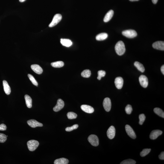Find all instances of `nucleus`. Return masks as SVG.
I'll use <instances>...</instances> for the list:
<instances>
[{
	"instance_id": "nucleus-1",
	"label": "nucleus",
	"mask_w": 164,
	"mask_h": 164,
	"mask_svg": "<svg viewBox=\"0 0 164 164\" xmlns=\"http://www.w3.org/2000/svg\"><path fill=\"white\" fill-rule=\"evenodd\" d=\"M115 51L118 55L121 56L124 54L126 51L125 46L122 41H119L116 44L115 47Z\"/></svg>"
},
{
	"instance_id": "nucleus-2",
	"label": "nucleus",
	"mask_w": 164,
	"mask_h": 164,
	"mask_svg": "<svg viewBox=\"0 0 164 164\" xmlns=\"http://www.w3.org/2000/svg\"><path fill=\"white\" fill-rule=\"evenodd\" d=\"M39 145L38 141L34 140H31L27 142V147L30 151H33L36 149Z\"/></svg>"
},
{
	"instance_id": "nucleus-3",
	"label": "nucleus",
	"mask_w": 164,
	"mask_h": 164,
	"mask_svg": "<svg viewBox=\"0 0 164 164\" xmlns=\"http://www.w3.org/2000/svg\"><path fill=\"white\" fill-rule=\"evenodd\" d=\"M123 35L129 38H134L137 35V33L134 30H124L122 33Z\"/></svg>"
},
{
	"instance_id": "nucleus-4",
	"label": "nucleus",
	"mask_w": 164,
	"mask_h": 164,
	"mask_svg": "<svg viewBox=\"0 0 164 164\" xmlns=\"http://www.w3.org/2000/svg\"><path fill=\"white\" fill-rule=\"evenodd\" d=\"M62 16L60 14H57L55 15L52 21L49 26V27H54L61 20Z\"/></svg>"
},
{
	"instance_id": "nucleus-5",
	"label": "nucleus",
	"mask_w": 164,
	"mask_h": 164,
	"mask_svg": "<svg viewBox=\"0 0 164 164\" xmlns=\"http://www.w3.org/2000/svg\"><path fill=\"white\" fill-rule=\"evenodd\" d=\"M88 140L91 145L96 147L99 145V139L96 135H91L88 138Z\"/></svg>"
},
{
	"instance_id": "nucleus-6",
	"label": "nucleus",
	"mask_w": 164,
	"mask_h": 164,
	"mask_svg": "<svg viewBox=\"0 0 164 164\" xmlns=\"http://www.w3.org/2000/svg\"><path fill=\"white\" fill-rule=\"evenodd\" d=\"M103 106L106 112L110 111L111 108V102L110 99L109 98H105L103 101Z\"/></svg>"
},
{
	"instance_id": "nucleus-7",
	"label": "nucleus",
	"mask_w": 164,
	"mask_h": 164,
	"mask_svg": "<svg viewBox=\"0 0 164 164\" xmlns=\"http://www.w3.org/2000/svg\"><path fill=\"white\" fill-rule=\"evenodd\" d=\"M126 132L128 136L133 139H135L136 138V135L133 129L130 126L127 125L125 126Z\"/></svg>"
},
{
	"instance_id": "nucleus-8",
	"label": "nucleus",
	"mask_w": 164,
	"mask_h": 164,
	"mask_svg": "<svg viewBox=\"0 0 164 164\" xmlns=\"http://www.w3.org/2000/svg\"><path fill=\"white\" fill-rule=\"evenodd\" d=\"M64 105L65 103L63 100L61 99H59L57 100V104L53 108V110L55 112L59 111L63 108Z\"/></svg>"
},
{
	"instance_id": "nucleus-9",
	"label": "nucleus",
	"mask_w": 164,
	"mask_h": 164,
	"mask_svg": "<svg viewBox=\"0 0 164 164\" xmlns=\"http://www.w3.org/2000/svg\"><path fill=\"white\" fill-rule=\"evenodd\" d=\"M139 83L141 86L144 88H147L148 86V78L146 76L142 75L139 78Z\"/></svg>"
},
{
	"instance_id": "nucleus-10",
	"label": "nucleus",
	"mask_w": 164,
	"mask_h": 164,
	"mask_svg": "<svg viewBox=\"0 0 164 164\" xmlns=\"http://www.w3.org/2000/svg\"><path fill=\"white\" fill-rule=\"evenodd\" d=\"M27 124L30 127L34 128L37 127H42L43 125L42 123L34 119H30L27 121Z\"/></svg>"
},
{
	"instance_id": "nucleus-11",
	"label": "nucleus",
	"mask_w": 164,
	"mask_h": 164,
	"mask_svg": "<svg viewBox=\"0 0 164 164\" xmlns=\"http://www.w3.org/2000/svg\"><path fill=\"white\" fill-rule=\"evenodd\" d=\"M115 130L113 126H111L109 128L107 132L108 137L110 139H112L114 138L115 136Z\"/></svg>"
},
{
	"instance_id": "nucleus-12",
	"label": "nucleus",
	"mask_w": 164,
	"mask_h": 164,
	"mask_svg": "<svg viewBox=\"0 0 164 164\" xmlns=\"http://www.w3.org/2000/svg\"><path fill=\"white\" fill-rule=\"evenodd\" d=\"M153 48L155 49L164 51V42L162 41H158L153 44Z\"/></svg>"
},
{
	"instance_id": "nucleus-13",
	"label": "nucleus",
	"mask_w": 164,
	"mask_h": 164,
	"mask_svg": "<svg viewBox=\"0 0 164 164\" xmlns=\"http://www.w3.org/2000/svg\"><path fill=\"white\" fill-rule=\"evenodd\" d=\"M162 133V131L160 130H153L150 134V139L153 140L156 139L158 137L161 135Z\"/></svg>"
},
{
	"instance_id": "nucleus-14",
	"label": "nucleus",
	"mask_w": 164,
	"mask_h": 164,
	"mask_svg": "<svg viewBox=\"0 0 164 164\" xmlns=\"http://www.w3.org/2000/svg\"><path fill=\"white\" fill-rule=\"evenodd\" d=\"M124 80L121 77H117L115 79V84L116 87L118 89L122 88L124 84Z\"/></svg>"
},
{
	"instance_id": "nucleus-15",
	"label": "nucleus",
	"mask_w": 164,
	"mask_h": 164,
	"mask_svg": "<svg viewBox=\"0 0 164 164\" xmlns=\"http://www.w3.org/2000/svg\"><path fill=\"white\" fill-rule=\"evenodd\" d=\"M81 109L82 110L85 112L88 113H93L94 110L93 108L87 105H83L81 106Z\"/></svg>"
},
{
	"instance_id": "nucleus-16",
	"label": "nucleus",
	"mask_w": 164,
	"mask_h": 164,
	"mask_svg": "<svg viewBox=\"0 0 164 164\" xmlns=\"http://www.w3.org/2000/svg\"><path fill=\"white\" fill-rule=\"evenodd\" d=\"M31 68L32 70L38 74H42L43 72V70L42 68L38 65H33L31 66Z\"/></svg>"
},
{
	"instance_id": "nucleus-17",
	"label": "nucleus",
	"mask_w": 164,
	"mask_h": 164,
	"mask_svg": "<svg viewBox=\"0 0 164 164\" xmlns=\"http://www.w3.org/2000/svg\"><path fill=\"white\" fill-rule=\"evenodd\" d=\"M3 85L4 86V90L5 93L7 95H10L11 93V89L8 84L6 80H3Z\"/></svg>"
},
{
	"instance_id": "nucleus-18",
	"label": "nucleus",
	"mask_w": 164,
	"mask_h": 164,
	"mask_svg": "<svg viewBox=\"0 0 164 164\" xmlns=\"http://www.w3.org/2000/svg\"><path fill=\"white\" fill-rule=\"evenodd\" d=\"M114 14V11L113 10H111L108 12L106 14L104 19V21L105 22H109L113 16Z\"/></svg>"
},
{
	"instance_id": "nucleus-19",
	"label": "nucleus",
	"mask_w": 164,
	"mask_h": 164,
	"mask_svg": "<svg viewBox=\"0 0 164 164\" xmlns=\"http://www.w3.org/2000/svg\"><path fill=\"white\" fill-rule=\"evenodd\" d=\"M60 43L64 46L66 47H69L72 45V42L68 39H61Z\"/></svg>"
},
{
	"instance_id": "nucleus-20",
	"label": "nucleus",
	"mask_w": 164,
	"mask_h": 164,
	"mask_svg": "<svg viewBox=\"0 0 164 164\" xmlns=\"http://www.w3.org/2000/svg\"><path fill=\"white\" fill-rule=\"evenodd\" d=\"M69 161L67 159L64 158H60L56 159L54 161V164H68Z\"/></svg>"
},
{
	"instance_id": "nucleus-21",
	"label": "nucleus",
	"mask_w": 164,
	"mask_h": 164,
	"mask_svg": "<svg viewBox=\"0 0 164 164\" xmlns=\"http://www.w3.org/2000/svg\"><path fill=\"white\" fill-rule=\"evenodd\" d=\"M108 35L106 33H101L97 35L96 39L97 40L101 41L105 40L107 38Z\"/></svg>"
},
{
	"instance_id": "nucleus-22",
	"label": "nucleus",
	"mask_w": 164,
	"mask_h": 164,
	"mask_svg": "<svg viewBox=\"0 0 164 164\" xmlns=\"http://www.w3.org/2000/svg\"><path fill=\"white\" fill-rule=\"evenodd\" d=\"M25 99L27 107L30 108L32 106V99L31 97L28 95H26L25 96Z\"/></svg>"
},
{
	"instance_id": "nucleus-23",
	"label": "nucleus",
	"mask_w": 164,
	"mask_h": 164,
	"mask_svg": "<svg viewBox=\"0 0 164 164\" xmlns=\"http://www.w3.org/2000/svg\"><path fill=\"white\" fill-rule=\"evenodd\" d=\"M134 66L138 69V70L141 71V72H144L145 71V68L142 64L138 62H135L134 63Z\"/></svg>"
},
{
	"instance_id": "nucleus-24",
	"label": "nucleus",
	"mask_w": 164,
	"mask_h": 164,
	"mask_svg": "<svg viewBox=\"0 0 164 164\" xmlns=\"http://www.w3.org/2000/svg\"><path fill=\"white\" fill-rule=\"evenodd\" d=\"M51 65L53 67L55 68H60L64 66V62L62 61H58L52 62Z\"/></svg>"
},
{
	"instance_id": "nucleus-25",
	"label": "nucleus",
	"mask_w": 164,
	"mask_h": 164,
	"mask_svg": "<svg viewBox=\"0 0 164 164\" xmlns=\"http://www.w3.org/2000/svg\"><path fill=\"white\" fill-rule=\"evenodd\" d=\"M154 112L159 116L164 118V112L161 109L158 108H155L154 109Z\"/></svg>"
},
{
	"instance_id": "nucleus-26",
	"label": "nucleus",
	"mask_w": 164,
	"mask_h": 164,
	"mask_svg": "<svg viewBox=\"0 0 164 164\" xmlns=\"http://www.w3.org/2000/svg\"><path fill=\"white\" fill-rule=\"evenodd\" d=\"M91 75V71L89 70H84L81 73L82 76L86 78H88Z\"/></svg>"
},
{
	"instance_id": "nucleus-27",
	"label": "nucleus",
	"mask_w": 164,
	"mask_h": 164,
	"mask_svg": "<svg viewBox=\"0 0 164 164\" xmlns=\"http://www.w3.org/2000/svg\"><path fill=\"white\" fill-rule=\"evenodd\" d=\"M67 116L69 119H75L77 117L76 114L73 112H69L67 114Z\"/></svg>"
},
{
	"instance_id": "nucleus-28",
	"label": "nucleus",
	"mask_w": 164,
	"mask_h": 164,
	"mask_svg": "<svg viewBox=\"0 0 164 164\" xmlns=\"http://www.w3.org/2000/svg\"><path fill=\"white\" fill-rule=\"evenodd\" d=\"M136 163V161L131 159H129L124 160L120 163L121 164H135Z\"/></svg>"
},
{
	"instance_id": "nucleus-29",
	"label": "nucleus",
	"mask_w": 164,
	"mask_h": 164,
	"mask_svg": "<svg viewBox=\"0 0 164 164\" xmlns=\"http://www.w3.org/2000/svg\"><path fill=\"white\" fill-rule=\"evenodd\" d=\"M150 149H145L143 150L140 153V155L142 157H144L148 154L151 151Z\"/></svg>"
},
{
	"instance_id": "nucleus-30",
	"label": "nucleus",
	"mask_w": 164,
	"mask_h": 164,
	"mask_svg": "<svg viewBox=\"0 0 164 164\" xmlns=\"http://www.w3.org/2000/svg\"><path fill=\"white\" fill-rule=\"evenodd\" d=\"M28 76L29 78L30 81H31L33 84L35 85V86H38V83L37 81L35 80V79L34 78V77L31 75V74H28Z\"/></svg>"
},
{
	"instance_id": "nucleus-31",
	"label": "nucleus",
	"mask_w": 164,
	"mask_h": 164,
	"mask_svg": "<svg viewBox=\"0 0 164 164\" xmlns=\"http://www.w3.org/2000/svg\"><path fill=\"white\" fill-rule=\"evenodd\" d=\"M139 124L140 125H142L145 121L146 119V116L144 114H142L139 115Z\"/></svg>"
},
{
	"instance_id": "nucleus-32",
	"label": "nucleus",
	"mask_w": 164,
	"mask_h": 164,
	"mask_svg": "<svg viewBox=\"0 0 164 164\" xmlns=\"http://www.w3.org/2000/svg\"><path fill=\"white\" fill-rule=\"evenodd\" d=\"M98 76L97 79L98 80H100L102 77H104L106 75V73L105 71L103 70H100L98 71Z\"/></svg>"
},
{
	"instance_id": "nucleus-33",
	"label": "nucleus",
	"mask_w": 164,
	"mask_h": 164,
	"mask_svg": "<svg viewBox=\"0 0 164 164\" xmlns=\"http://www.w3.org/2000/svg\"><path fill=\"white\" fill-rule=\"evenodd\" d=\"M78 125L75 124L74 125L70 127H68L66 128L65 129V130L67 132H70L74 130H76L78 128Z\"/></svg>"
},
{
	"instance_id": "nucleus-34",
	"label": "nucleus",
	"mask_w": 164,
	"mask_h": 164,
	"mask_svg": "<svg viewBox=\"0 0 164 164\" xmlns=\"http://www.w3.org/2000/svg\"><path fill=\"white\" fill-rule=\"evenodd\" d=\"M133 111L132 106L130 105H128L125 108V111L128 114H130Z\"/></svg>"
},
{
	"instance_id": "nucleus-35",
	"label": "nucleus",
	"mask_w": 164,
	"mask_h": 164,
	"mask_svg": "<svg viewBox=\"0 0 164 164\" xmlns=\"http://www.w3.org/2000/svg\"><path fill=\"white\" fill-rule=\"evenodd\" d=\"M7 137L4 134L0 133V142L4 143L7 140Z\"/></svg>"
},
{
	"instance_id": "nucleus-36",
	"label": "nucleus",
	"mask_w": 164,
	"mask_h": 164,
	"mask_svg": "<svg viewBox=\"0 0 164 164\" xmlns=\"http://www.w3.org/2000/svg\"><path fill=\"white\" fill-rule=\"evenodd\" d=\"M7 126L4 124H2L0 125V130L5 131L7 130Z\"/></svg>"
},
{
	"instance_id": "nucleus-37",
	"label": "nucleus",
	"mask_w": 164,
	"mask_h": 164,
	"mask_svg": "<svg viewBox=\"0 0 164 164\" xmlns=\"http://www.w3.org/2000/svg\"><path fill=\"white\" fill-rule=\"evenodd\" d=\"M159 159L161 160H164V152H162L159 155Z\"/></svg>"
},
{
	"instance_id": "nucleus-38",
	"label": "nucleus",
	"mask_w": 164,
	"mask_h": 164,
	"mask_svg": "<svg viewBox=\"0 0 164 164\" xmlns=\"http://www.w3.org/2000/svg\"><path fill=\"white\" fill-rule=\"evenodd\" d=\"M161 71L162 74H164V65H162L161 68Z\"/></svg>"
},
{
	"instance_id": "nucleus-39",
	"label": "nucleus",
	"mask_w": 164,
	"mask_h": 164,
	"mask_svg": "<svg viewBox=\"0 0 164 164\" xmlns=\"http://www.w3.org/2000/svg\"><path fill=\"white\" fill-rule=\"evenodd\" d=\"M153 4H156L158 0H152Z\"/></svg>"
},
{
	"instance_id": "nucleus-40",
	"label": "nucleus",
	"mask_w": 164,
	"mask_h": 164,
	"mask_svg": "<svg viewBox=\"0 0 164 164\" xmlns=\"http://www.w3.org/2000/svg\"><path fill=\"white\" fill-rule=\"evenodd\" d=\"M26 0H19V1L20 2H23L25 1Z\"/></svg>"
},
{
	"instance_id": "nucleus-41",
	"label": "nucleus",
	"mask_w": 164,
	"mask_h": 164,
	"mask_svg": "<svg viewBox=\"0 0 164 164\" xmlns=\"http://www.w3.org/2000/svg\"><path fill=\"white\" fill-rule=\"evenodd\" d=\"M129 1H139V0H129Z\"/></svg>"
},
{
	"instance_id": "nucleus-42",
	"label": "nucleus",
	"mask_w": 164,
	"mask_h": 164,
	"mask_svg": "<svg viewBox=\"0 0 164 164\" xmlns=\"http://www.w3.org/2000/svg\"><path fill=\"white\" fill-rule=\"evenodd\" d=\"M7 136V137H8V136Z\"/></svg>"
}]
</instances>
